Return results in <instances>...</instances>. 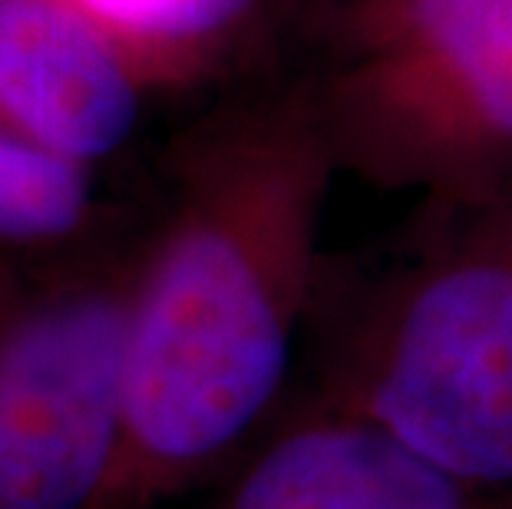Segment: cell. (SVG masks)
<instances>
[{"mask_svg": "<svg viewBox=\"0 0 512 509\" xmlns=\"http://www.w3.org/2000/svg\"><path fill=\"white\" fill-rule=\"evenodd\" d=\"M311 404L384 430L479 496L512 490V252L413 278Z\"/></svg>", "mask_w": 512, "mask_h": 509, "instance_id": "3957f363", "label": "cell"}, {"mask_svg": "<svg viewBox=\"0 0 512 509\" xmlns=\"http://www.w3.org/2000/svg\"><path fill=\"white\" fill-rule=\"evenodd\" d=\"M136 119L133 73L100 27L63 0H0V126L86 166Z\"/></svg>", "mask_w": 512, "mask_h": 509, "instance_id": "5b68a950", "label": "cell"}, {"mask_svg": "<svg viewBox=\"0 0 512 509\" xmlns=\"http://www.w3.org/2000/svg\"><path fill=\"white\" fill-rule=\"evenodd\" d=\"M311 212L314 172L291 153L225 149L185 172L143 252L123 433L90 509H162L275 420Z\"/></svg>", "mask_w": 512, "mask_h": 509, "instance_id": "6da1fadb", "label": "cell"}, {"mask_svg": "<svg viewBox=\"0 0 512 509\" xmlns=\"http://www.w3.org/2000/svg\"><path fill=\"white\" fill-rule=\"evenodd\" d=\"M93 222L83 162L57 156L0 126V245L57 248L80 242Z\"/></svg>", "mask_w": 512, "mask_h": 509, "instance_id": "8992f818", "label": "cell"}, {"mask_svg": "<svg viewBox=\"0 0 512 509\" xmlns=\"http://www.w3.org/2000/svg\"><path fill=\"white\" fill-rule=\"evenodd\" d=\"M0 245V509H90L123 433L139 258Z\"/></svg>", "mask_w": 512, "mask_h": 509, "instance_id": "7a4b0ae2", "label": "cell"}, {"mask_svg": "<svg viewBox=\"0 0 512 509\" xmlns=\"http://www.w3.org/2000/svg\"><path fill=\"white\" fill-rule=\"evenodd\" d=\"M195 509H483V496L384 430L308 400L275 414Z\"/></svg>", "mask_w": 512, "mask_h": 509, "instance_id": "277c9868", "label": "cell"}, {"mask_svg": "<svg viewBox=\"0 0 512 509\" xmlns=\"http://www.w3.org/2000/svg\"><path fill=\"white\" fill-rule=\"evenodd\" d=\"M113 43L182 47L235 24L252 0H63Z\"/></svg>", "mask_w": 512, "mask_h": 509, "instance_id": "ba28073f", "label": "cell"}, {"mask_svg": "<svg viewBox=\"0 0 512 509\" xmlns=\"http://www.w3.org/2000/svg\"><path fill=\"white\" fill-rule=\"evenodd\" d=\"M413 14L479 123L512 139V0H413Z\"/></svg>", "mask_w": 512, "mask_h": 509, "instance_id": "52a82bcc", "label": "cell"}]
</instances>
